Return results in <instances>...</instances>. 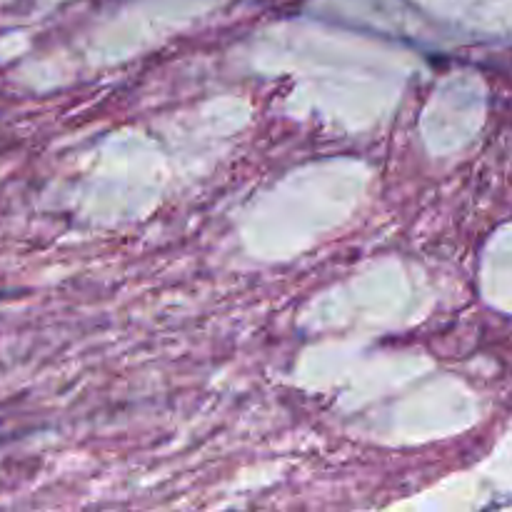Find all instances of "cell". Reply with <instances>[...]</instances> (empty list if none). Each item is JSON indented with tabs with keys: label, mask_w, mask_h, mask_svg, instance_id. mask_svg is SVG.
Instances as JSON below:
<instances>
[{
	"label": "cell",
	"mask_w": 512,
	"mask_h": 512,
	"mask_svg": "<svg viewBox=\"0 0 512 512\" xmlns=\"http://www.w3.org/2000/svg\"><path fill=\"white\" fill-rule=\"evenodd\" d=\"M0 298H3V293H0Z\"/></svg>",
	"instance_id": "obj_1"
}]
</instances>
